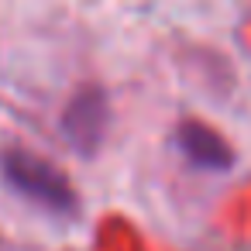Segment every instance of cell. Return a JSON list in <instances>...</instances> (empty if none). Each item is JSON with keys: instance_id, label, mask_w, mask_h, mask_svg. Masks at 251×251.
Returning a JSON list of instances; mask_svg holds the SVG:
<instances>
[{"instance_id": "obj_1", "label": "cell", "mask_w": 251, "mask_h": 251, "mask_svg": "<svg viewBox=\"0 0 251 251\" xmlns=\"http://www.w3.org/2000/svg\"><path fill=\"white\" fill-rule=\"evenodd\" d=\"M0 179H4L18 196H25L28 203H35L38 210H45V213H52L59 220L79 217L76 186L66 179V172L59 165H52L38 151H28L21 145L0 148Z\"/></svg>"}, {"instance_id": "obj_2", "label": "cell", "mask_w": 251, "mask_h": 251, "mask_svg": "<svg viewBox=\"0 0 251 251\" xmlns=\"http://www.w3.org/2000/svg\"><path fill=\"white\" fill-rule=\"evenodd\" d=\"M62 138L66 145L83 155V158H93L100 148H103V138H107V127H110V100H107V90L103 86H83L69 97L66 110H62Z\"/></svg>"}, {"instance_id": "obj_3", "label": "cell", "mask_w": 251, "mask_h": 251, "mask_svg": "<svg viewBox=\"0 0 251 251\" xmlns=\"http://www.w3.org/2000/svg\"><path fill=\"white\" fill-rule=\"evenodd\" d=\"M176 148L182 151V158L189 165L206 169V172H227L237 162V155L227 145V138L220 131H213L210 124L196 121V117H182L176 124Z\"/></svg>"}]
</instances>
